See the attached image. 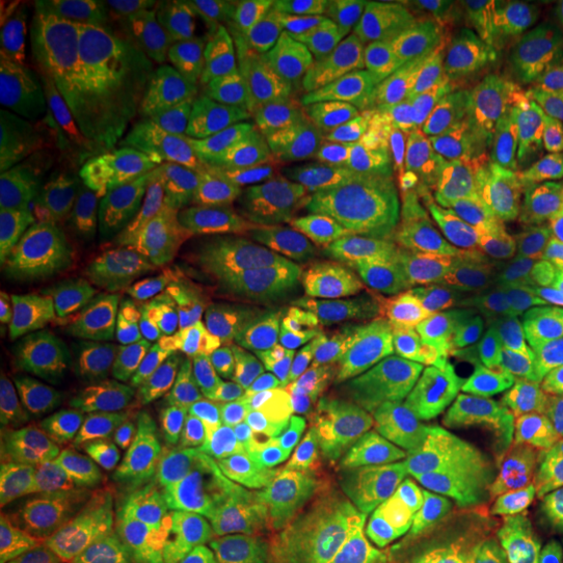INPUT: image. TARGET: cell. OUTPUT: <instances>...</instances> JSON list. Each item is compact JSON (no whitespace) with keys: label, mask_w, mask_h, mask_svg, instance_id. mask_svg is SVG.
<instances>
[{"label":"cell","mask_w":563,"mask_h":563,"mask_svg":"<svg viewBox=\"0 0 563 563\" xmlns=\"http://www.w3.org/2000/svg\"><path fill=\"white\" fill-rule=\"evenodd\" d=\"M207 196L232 292L243 386L282 376L329 300L386 175L327 97L269 68L196 60Z\"/></svg>","instance_id":"obj_1"},{"label":"cell","mask_w":563,"mask_h":563,"mask_svg":"<svg viewBox=\"0 0 563 563\" xmlns=\"http://www.w3.org/2000/svg\"><path fill=\"white\" fill-rule=\"evenodd\" d=\"M74 81L91 165L133 201L203 332L232 361V292L203 183L196 60L87 30Z\"/></svg>","instance_id":"obj_2"},{"label":"cell","mask_w":563,"mask_h":563,"mask_svg":"<svg viewBox=\"0 0 563 563\" xmlns=\"http://www.w3.org/2000/svg\"><path fill=\"white\" fill-rule=\"evenodd\" d=\"M407 410L397 394L327 368L266 378L222 397L199 426L203 454L249 493Z\"/></svg>","instance_id":"obj_3"},{"label":"cell","mask_w":563,"mask_h":563,"mask_svg":"<svg viewBox=\"0 0 563 563\" xmlns=\"http://www.w3.org/2000/svg\"><path fill=\"white\" fill-rule=\"evenodd\" d=\"M298 363L397 394L407 405L441 407L493 431H506L517 420L464 336L420 332L368 295L342 306L300 352Z\"/></svg>","instance_id":"obj_4"},{"label":"cell","mask_w":563,"mask_h":563,"mask_svg":"<svg viewBox=\"0 0 563 563\" xmlns=\"http://www.w3.org/2000/svg\"><path fill=\"white\" fill-rule=\"evenodd\" d=\"M0 258L58 298L91 300L121 282L102 194L63 162L0 144Z\"/></svg>","instance_id":"obj_5"},{"label":"cell","mask_w":563,"mask_h":563,"mask_svg":"<svg viewBox=\"0 0 563 563\" xmlns=\"http://www.w3.org/2000/svg\"><path fill=\"white\" fill-rule=\"evenodd\" d=\"M115 378L84 384L0 439V522H74L104 470L110 433L129 415Z\"/></svg>","instance_id":"obj_6"},{"label":"cell","mask_w":563,"mask_h":563,"mask_svg":"<svg viewBox=\"0 0 563 563\" xmlns=\"http://www.w3.org/2000/svg\"><path fill=\"white\" fill-rule=\"evenodd\" d=\"M493 214L477 209L422 162H405L378 186L352 253L347 285L376 295L433 269L456 253L488 245Z\"/></svg>","instance_id":"obj_7"},{"label":"cell","mask_w":563,"mask_h":563,"mask_svg":"<svg viewBox=\"0 0 563 563\" xmlns=\"http://www.w3.org/2000/svg\"><path fill=\"white\" fill-rule=\"evenodd\" d=\"M108 344L66 298L19 277H0V428L51 410L102 376Z\"/></svg>","instance_id":"obj_8"},{"label":"cell","mask_w":563,"mask_h":563,"mask_svg":"<svg viewBox=\"0 0 563 563\" xmlns=\"http://www.w3.org/2000/svg\"><path fill=\"white\" fill-rule=\"evenodd\" d=\"M203 449L183 435L150 431L104 464L87 504L97 555H139L165 548L180 532Z\"/></svg>","instance_id":"obj_9"},{"label":"cell","mask_w":563,"mask_h":563,"mask_svg":"<svg viewBox=\"0 0 563 563\" xmlns=\"http://www.w3.org/2000/svg\"><path fill=\"white\" fill-rule=\"evenodd\" d=\"M382 435L384 426L272 477L249 509V563H321L347 530Z\"/></svg>","instance_id":"obj_10"},{"label":"cell","mask_w":563,"mask_h":563,"mask_svg":"<svg viewBox=\"0 0 563 563\" xmlns=\"http://www.w3.org/2000/svg\"><path fill=\"white\" fill-rule=\"evenodd\" d=\"M321 97H327L373 150L412 157L431 102L391 47L389 21L363 24L311 51Z\"/></svg>","instance_id":"obj_11"},{"label":"cell","mask_w":563,"mask_h":563,"mask_svg":"<svg viewBox=\"0 0 563 563\" xmlns=\"http://www.w3.org/2000/svg\"><path fill=\"white\" fill-rule=\"evenodd\" d=\"M102 201L121 264V282L136 302L141 321L146 323L157 365H188L211 384V389L243 386L235 363L203 332L178 274L154 243L133 201L110 183H102Z\"/></svg>","instance_id":"obj_12"},{"label":"cell","mask_w":563,"mask_h":563,"mask_svg":"<svg viewBox=\"0 0 563 563\" xmlns=\"http://www.w3.org/2000/svg\"><path fill=\"white\" fill-rule=\"evenodd\" d=\"M410 473V509L452 527L483 509L485 490L501 454V435L441 407H407L386 422Z\"/></svg>","instance_id":"obj_13"},{"label":"cell","mask_w":563,"mask_h":563,"mask_svg":"<svg viewBox=\"0 0 563 563\" xmlns=\"http://www.w3.org/2000/svg\"><path fill=\"white\" fill-rule=\"evenodd\" d=\"M89 30L136 37L191 60L266 68L274 34L264 3L241 0H100Z\"/></svg>","instance_id":"obj_14"},{"label":"cell","mask_w":563,"mask_h":563,"mask_svg":"<svg viewBox=\"0 0 563 563\" xmlns=\"http://www.w3.org/2000/svg\"><path fill=\"white\" fill-rule=\"evenodd\" d=\"M391 47L431 108L485 95L490 34L470 3H407L389 19Z\"/></svg>","instance_id":"obj_15"},{"label":"cell","mask_w":563,"mask_h":563,"mask_svg":"<svg viewBox=\"0 0 563 563\" xmlns=\"http://www.w3.org/2000/svg\"><path fill=\"white\" fill-rule=\"evenodd\" d=\"M563 323V262L506 241L485 251L464 340L506 350Z\"/></svg>","instance_id":"obj_16"},{"label":"cell","mask_w":563,"mask_h":563,"mask_svg":"<svg viewBox=\"0 0 563 563\" xmlns=\"http://www.w3.org/2000/svg\"><path fill=\"white\" fill-rule=\"evenodd\" d=\"M517 102L485 91L473 100L441 104L428 112L418 150L470 203L490 211L501 203L511 173V121Z\"/></svg>","instance_id":"obj_17"},{"label":"cell","mask_w":563,"mask_h":563,"mask_svg":"<svg viewBox=\"0 0 563 563\" xmlns=\"http://www.w3.org/2000/svg\"><path fill=\"white\" fill-rule=\"evenodd\" d=\"M68 24L55 13L5 58L0 81V144L45 162H63V95L68 76Z\"/></svg>","instance_id":"obj_18"},{"label":"cell","mask_w":563,"mask_h":563,"mask_svg":"<svg viewBox=\"0 0 563 563\" xmlns=\"http://www.w3.org/2000/svg\"><path fill=\"white\" fill-rule=\"evenodd\" d=\"M563 188V66L553 63L534 87L519 95L511 121V173L501 194L514 214L543 194Z\"/></svg>","instance_id":"obj_19"},{"label":"cell","mask_w":563,"mask_h":563,"mask_svg":"<svg viewBox=\"0 0 563 563\" xmlns=\"http://www.w3.org/2000/svg\"><path fill=\"white\" fill-rule=\"evenodd\" d=\"M488 249L490 243L456 253L449 262L368 298L382 302L386 311L399 316L420 332L460 340L473 313L477 282H481L483 258Z\"/></svg>","instance_id":"obj_20"},{"label":"cell","mask_w":563,"mask_h":563,"mask_svg":"<svg viewBox=\"0 0 563 563\" xmlns=\"http://www.w3.org/2000/svg\"><path fill=\"white\" fill-rule=\"evenodd\" d=\"M249 493L220 467L203 462L178 532L180 563H249Z\"/></svg>","instance_id":"obj_21"},{"label":"cell","mask_w":563,"mask_h":563,"mask_svg":"<svg viewBox=\"0 0 563 563\" xmlns=\"http://www.w3.org/2000/svg\"><path fill=\"white\" fill-rule=\"evenodd\" d=\"M501 454L483 498L485 514H563V449L511 428L498 431Z\"/></svg>","instance_id":"obj_22"},{"label":"cell","mask_w":563,"mask_h":563,"mask_svg":"<svg viewBox=\"0 0 563 563\" xmlns=\"http://www.w3.org/2000/svg\"><path fill=\"white\" fill-rule=\"evenodd\" d=\"M410 473L384 426L382 446L373 456L361 501L347 530L321 563H368L410 517Z\"/></svg>","instance_id":"obj_23"},{"label":"cell","mask_w":563,"mask_h":563,"mask_svg":"<svg viewBox=\"0 0 563 563\" xmlns=\"http://www.w3.org/2000/svg\"><path fill=\"white\" fill-rule=\"evenodd\" d=\"M454 563H563V514H477L446 530Z\"/></svg>","instance_id":"obj_24"},{"label":"cell","mask_w":563,"mask_h":563,"mask_svg":"<svg viewBox=\"0 0 563 563\" xmlns=\"http://www.w3.org/2000/svg\"><path fill=\"white\" fill-rule=\"evenodd\" d=\"M470 9L509 51L522 76V91L543 79L555 58H563L561 0H477Z\"/></svg>","instance_id":"obj_25"},{"label":"cell","mask_w":563,"mask_h":563,"mask_svg":"<svg viewBox=\"0 0 563 563\" xmlns=\"http://www.w3.org/2000/svg\"><path fill=\"white\" fill-rule=\"evenodd\" d=\"M493 389L511 410L563 382V323L506 350L470 342Z\"/></svg>","instance_id":"obj_26"},{"label":"cell","mask_w":563,"mask_h":563,"mask_svg":"<svg viewBox=\"0 0 563 563\" xmlns=\"http://www.w3.org/2000/svg\"><path fill=\"white\" fill-rule=\"evenodd\" d=\"M264 11L274 42L308 51L355 26L384 24L394 13L384 0H272Z\"/></svg>","instance_id":"obj_27"},{"label":"cell","mask_w":563,"mask_h":563,"mask_svg":"<svg viewBox=\"0 0 563 563\" xmlns=\"http://www.w3.org/2000/svg\"><path fill=\"white\" fill-rule=\"evenodd\" d=\"M87 553L76 522H0V563H81Z\"/></svg>","instance_id":"obj_28"},{"label":"cell","mask_w":563,"mask_h":563,"mask_svg":"<svg viewBox=\"0 0 563 563\" xmlns=\"http://www.w3.org/2000/svg\"><path fill=\"white\" fill-rule=\"evenodd\" d=\"M509 238L527 245L530 251L563 262V188L538 196L519 211H514Z\"/></svg>","instance_id":"obj_29"},{"label":"cell","mask_w":563,"mask_h":563,"mask_svg":"<svg viewBox=\"0 0 563 563\" xmlns=\"http://www.w3.org/2000/svg\"><path fill=\"white\" fill-rule=\"evenodd\" d=\"M446 530L410 509L407 522L368 563H454L446 553Z\"/></svg>","instance_id":"obj_30"},{"label":"cell","mask_w":563,"mask_h":563,"mask_svg":"<svg viewBox=\"0 0 563 563\" xmlns=\"http://www.w3.org/2000/svg\"><path fill=\"white\" fill-rule=\"evenodd\" d=\"M517 415H527V418H545V420H563V382H559L553 389H548L538 397L527 399L522 407L514 410Z\"/></svg>","instance_id":"obj_31"},{"label":"cell","mask_w":563,"mask_h":563,"mask_svg":"<svg viewBox=\"0 0 563 563\" xmlns=\"http://www.w3.org/2000/svg\"><path fill=\"white\" fill-rule=\"evenodd\" d=\"M517 426L522 431L538 435V439L551 441L555 446L563 449V420H545V418H527V415H517Z\"/></svg>","instance_id":"obj_32"},{"label":"cell","mask_w":563,"mask_h":563,"mask_svg":"<svg viewBox=\"0 0 563 563\" xmlns=\"http://www.w3.org/2000/svg\"><path fill=\"white\" fill-rule=\"evenodd\" d=\"M81 563H141L136 555H89Z\"/></svg>","instance_id":"obj_33"}]
</instances>
